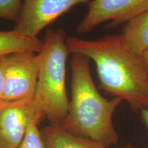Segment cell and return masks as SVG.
Masks as SVG:
<instances>
[{
  "label": "cell",
  "instance_id": "obj_4",
  "mask_svg": "<svg viewBox=\"0 0 148 148\" xmlns=\"http://www.w3.org/2000/svg\"><path fill=\"white\" fill-rule=\"evenodd\" d=\"M39 53L21 51L0 58L4 84L1 101L32 99L36 93L40 68Z\"/></svg>",
  "mask_w": 148,
  "mask_h": 148
},
{
  "label": "cell",
  "instance_id": "obj_3",
  "mask_svg": "<svg viewBox=\"0 0 148 148\" xmlns=\"http://www.w3.org/2000/svg\"><path fill=\"white\" fill-rule=\"evenodd\" d=\"M63 29H47L39 52L40 62L35 99L51 125L62 126L69 110L66 65L70 53Z\"/></svg>",
  "mask_w": 148,
  "mask_h": 148
},
{
  "label": "cell",
  "instance_id": "obj_7",
  "mask_svg": "<svg viewBox=\"0 0 148 148\" xmlns=\"http://www.w3.org/2000/svg\"><path fill=\"white\" fill-rule=\"evenodd\" d=\"M147 10L146 0H91L87 13L77 25L76 32L86 34L107 21H110V27H117Z\"/></svg>",
  "mask_w": 148,
  "mask_h": 148
},
{
  "label": "cell",
  "instance_id": "obj_13",
  "mask_svg": "<svg viewBox=\"0 0 148 148\" xmlns=\"http://www.w3.org/2000/svg\"><path fill=\"white\" fill-rule=\"evenodd\" d=\"M3 84H4V77H3L2 68H1V64H0V102L1 101V98H2Z\"/></svg>",
  "mask_w": 148,
  "mask_h": 148
},
{
  "label": "cell",
  "instance_id": "obj_11",
  "mask_svg": "<svg viewBox=\"0 0 148 148\" xmlns=\"http://www.w3.org/2000/svg\"><path fill=\"white\" fill-rule=\"evenodd\" d=\"M40 123L34 120L29 123L23 139L17 148H46L42 133L38 128Z\"/></svg>",
  "mask_w": 148,
  "mask_h": 148
},
{
  "label": "cell",
  "instance_id": "obj_8",
  "mask_svg": "<svg viewBox=\"0 0 148 148\" xmlns=\"http://www.w3.org/2000/svg\"><path fill=\"white\" fill-rule=\"evenodd\" d=\"M121 34L125 46L142 56L148 51V10L127 21Z\"/></svg>",
  "mask_w": 148,
  "mask_h": 148
},
{
  "label": "cell",
  "instance_id": "obj_10",
  "mask_svg": "<svg viewBox=\"0 0 148 148\" xmlns=\"http://www.w3.org/2000/svg\"><path fill=\"white\" fill-rule=\"evenodd\" d=\"M42 46V40L26 37L14 29L10 31H0V58L21 51L39 53Z\"/></svg>",
  "mask_w": 148,
  "mask_h": 148
},
{
  "label": "cell",
  "instance_id": "obj_14",
  "mask_svg": "<svg viewBox=\"0 0 148 148\" xmlns=\"http://www.w3.org/2000/svg\"><path fill=\"white\" fill-rule=\"evenodd\" d=\"M140 113H141L142 120H143L144 123L148 127V108L141 110L140 111Z\"/></svg>",
  "mask_w": 148,
  "mask_h": 148
},
{
  "label": "cell",
  "instance_id": "obj_12",
  "mask_svg": "<svg viewBox=\"0 0 148 148\" xmlns=\"http://www.w3.org/2000/svg\"><path fill=\"white\" fill-rule=\"evenodd\" d=\"M22 6V0H0V18L16 22Z\"/></svg>",
  "mask_w": 148,
  "mask_h": 148
},
{
  "label": "cell",
  "instance_id": "obj_16",
  "mask_svg": "<svg viewBox=\"0 0 148 148\" xmlns=\"http://www.w3.org/2000/svg\"><path fill=\"white\" fill-rule=\"evenodd\" d=\"M124 148H136V147H134V146H132V145H130V144H128V145L125 146Z\"/></svg>",
  "mask_w": 148,
  "mask_h": 148
},
{
  "label": "cell",
  "instance_id": "obj_2",
  "mask_svg": "<svg viewBox=\"0 0 148 148\" xmlns=\"http://www.w3.org/2000/svg\"><path fill=\"white\" fill-rule=\"evenodd\" d=\"M70 66L71 99L62 127L72 134L90 138L106 148L116 145L119 134L112 116L123 100L116 97L108 99L101 95L92 78L87 57L73 53Z\"/></svg>",
  "mask_w": 148,
  "mask_h": 148
},
{
  "label": "cell",
  "instance_id": "obj_17",
  "mask_svg": "<svg viewBox=\"0 0 148 148\" xmlns=\"http://www.w3.org/2000/svg\"><path fill=\"white\" fill-rule=\"evenodd\" d=\"M146 1H148V0H146Z\"/></svg>",
  "mask_w": 148,
  "mask_h": 148
},
{
  "label": "cell",
  "instance_id": "obj_15",
  "mask_svg": "<svg viewBox=\"0 0 148 148\" xmlns=\"http://www.w3.org/2000/svg\"><path fill=\"white\" fill-rule=\"evenodd\" d=\"M142 59H143V61L144 62V64H145L146 69H147V71L148 73V51L147 52H145L144 54L142 56Z\"/></svg>",
  "mask_w": 148,
  "mask_h": 148
},
{
  "label": "cell",
  "instance_id": "obj_9",
  "mask_svg": "<svg viewBox=\"0 0 148 148\" xmlns=\"http://www.w3.org/2000/svg\"><path fill=\"white\" fill-rule=\"evenodd\" d=\"M42 135L46 148H106L90 138L72 134L60 125L46 126Z\"/></svg>",
  "mask_w": 148,
  "mask_h": 148
},
{
  "label": "cell",
  "instance_id": "obj_6",
  "mask_svg": "<svg viewBox=\"0 0 148 148\" xmlns=\"http://www.w3.org/2000/svg\"><path fill=\"white\" fill-rule=\"evenodd\" d=\"M91 0H22V6L14 29L23 36L38 38V35L75 5Z\"/></svg>",
  "mask_w": 148,
  "mask_h": 148
},
{
  "label": "cell",
  "instance_id": "obj_5",
  "mask_svg": "<svg viewBox=\"0 0 148 148\" xmlns=\"http://www.w3.org/2000/svg\"><path fill=\"white\" fill-rule=\"evenodd\" d=\"M45 116L35 97L12 102H0V148H17L27 127Z\"/></svg>",
  "mask_w": 148,
  "mask_h": 148
},
{
  "label": "cell",
  "instance_id": "obj_1",
  "mask_svg": "<svg viewBox=\"0 0 148 148\" xmlns=\"http://www.w3.org/2000/svg\"><path fill=\"white\" fill-rule=\"evenodd\" d=\"M69 53H78L93 60L99 88L125 101L135 113L148 108V73L141 56L133 53L121 34L97 40L66 37Z\"/></svg>",
  "mask_w": 148,
  "mask_h": 148
}]
</instances>
